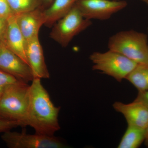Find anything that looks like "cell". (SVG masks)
Masks as SVG:
<instances>
[{"label": "cell", "instance_id": "obj_24", "mask_svg": "<svg viewBox=\"0 0 148 148\" xmlns=\"http://www.w3.org/2000/svg\"><path fill=\"white\" fill-rule=\"evenodd\" d=\"M114 1H121V0H114Z\"/></svg>", "mask_w": 148, "mask_h": 148}, {"label": "cell", "instance_id": "obj_3", "mask_svg": "<svg viewBox=\"0 0 148 148\" xmlns=\"http://www.w3.org/2000/svg\"><path fill=\"white\" fill-rule=\"evenodd\" d=\"M108 47L138 64H148V38L144 33L121 31L110 37Z\"/></svg>", "mask_w": 148, "mask_h": 148}, {"label": "cell", "instance_id": "obj_1", "mask_svg": "<svg viewBox=\"0 0 148 148\" xmlns=\"http://www.w3.org/2000/svg\"><path fill=\"white\" fill-rule=\"evenodd\" d=\"M30 85L26 124L37 134L53 136L60 129L58 115L61 107L54 106L41 79H34Z\"/></svg>", "mask_w": 148, "mask_h": 148}, {"label": "cell", "instance_id": "obj_14", "mask_svg": "<svg viewBox=\"0 0 148 148\" xmlns=\"http://www.w3.org/2000/svg\"><path fill=\"white\" fill-rule=\"evenodd\" d=\"M145 129L128 125L127 129L123 136L118 148L139 147L145 140Z\"/></svg>", "mask_w": 148, "mask_h": 148}, {"label": "cell", "instance_id": "obj_12", "mask_svg": "<svg viewBox=\"0 0 148 148\" xmlns=\"http://www.w3.org/2000/svg\"><path fill=\"white\" fill-rule=\"evenodd\" d=\"M7 20L4 42L10 49L29 65L26 53V40L18 28L15 14L10 16Z\"/></svg>", "mask_w": 148, "mask_h": 148}, {"label": "cell", "instance_id": "obj_4", "mask_svg": "<svg viewBox=\"0 0 148 148\" xmlns=\"http://www.w3.org/2000/svg\"><path fill=\"white\" fill-rule=\"evenodd\" d=\"M93 64L92 69L112 77L118 82L125 79L138 65L122 54L110 50L94 52L89 56Z\"/></svg>", "mask_w": 148, "mask_h": 148}, {"label": "cell", "instance_id": "obj_13", "mask_svg": "<svg viewBox=\"0 0 148 148\" xmlns=\"http://www.w3.org/2000/svg\"><path fill=\"white\" fill-rule=\"evenodd\" d=\"M77 1L54 0L48 7L44 10V25L51 28L58 20L69 13Z\"/></svg>", "mask_w": 148, "mask_h": 148}, {"label": "cell", "instance_id": "obj_21", "mask_svg": "<svg viewBox=\"0 0 148 148\" xmlns=\"http://www.w3.org/2000/svg\"><path fill=\"white\" fill-rule=\"evenodd\" d=\"M7 25V18L0 17V42L4 39Z\"/></svg>", "mask_w": 148, "mask_h": 148}, {"label": "cell", "instance_id": "obj_23", "mask_svg": "<svg viewBox=\"0 0 148 148\" xmlns=\"http://www.w3.org/2000/svg\"><path fill=\"white\" fill-rule=\"evenodd\" d=\"M142 1L146 3L148 5V0H142Z\"/></svg>", "mask_w": 148, "mask_h": 148}, {"label": "cell", "instance_id": "obj_20", "mask_svg": "<svg viewBox=\"0 0 148 148\" xmlns=\"http://www.w3.org/2000/svg\"><path fill=\"white\" fill-rule=\"evenodd\" d=\"M135 101L141 102L148 108V90L139 91Z\"/></svg>", "mask_w": 148, "mask_h": 148}, {"label": "cell", "instance_id": "obj_10", "mask_svg": "<svg viewBox=\"0 0 148 148\" xmlns=\"http://www.w3.org/2000/svg\"><path fill=\"white\" fill-rule=\"evenodd\" d=\"M114 109L123 114L128 125L145 129L148 125V108L141 103L134 101L129 104L116 102Z\"/></svg>", "mask_w": 148, "mask_h": 148}, {"label": "cell", "instance_id": "obj_9", "mask_svg": "<svg viewBox=\"0 0 148 148\" xmlns=\"http://www.w3.org/2000/svg\"><path fill=\"white\" fill-rule=\"evenodd\" d=\"M26 53L34 79H49L50 74L46 64L43 50L39 36L26 41Z\"/></svg>", "mask_w": 148, "mask_h": 148}, {"label": "cell", "instance_id": "obj_19", "mask_svg": "<svg viewBox=\"0 0 148 148\" xmlns=\"http://www.w3.org/2000/svg\"><path fill=\"white\" fill-rule=\"evenodd\" d=\"M13 14L7 0H0V17L8 18Z\"/></svg>", "mask_w": 148, "mask_h": 148}, {"label": "cell", "instance_id": "obj_15", "mask_svg": "<svg viewBox=\"0 0 148 148\" xmlns=\"http://www.w3.org/2000/svg\"><path fill=\"white\" fill-rule=\"evenodd\" d=\"M125 79L133 84L139 91L148 90V64H138Z\"/></svg>", "mask_w": 148, "mask_h": 148}, {"label": "cell", "instance_id": "obj_22", "mask_svg": "<svg viewBox=\"0 0 148 148\" xmlns=\"http://www.w3.org/2000/svg\"><path fill=\"white\" fill-rule=\"evenodd\" d=\"M54 0H42V8L45 9L47 8L53 2Z\"/></svg>", "mask_w": 148, "mask_h": 148}, {"label": "cell", "instance_id": "obj_6", "mask_svg": "<svg viewBox=\"0 0 148 148\" xmlns=\"http://www.w3.org/2000/svg\"><path fill=\"white\" fill-rule=\"evenodd\" d=\"M3 141L10 148H64L66 145L58 138L35 133L29 134L10 130L3 132Z\"/></svg>", "mask_w": 148, "mask_h": 148}, {"label": "cell", "instance_id": "obj_2", "mask_svg": "<svg viewBox=\"0 0 148 148\" xmlns=\"http://www.w3.org/2000/svg\"><path fill=\"white\" fill-rule=\"evenodd\" d=\"M30 85L18 81L7 86L0 98V119L21 122L27 126Z\"/></svg>", "mask_w": 148, "mask_h": 148}, {"label": "cell", "instance_id": "obj_16", "mask_svg": "<svg viewBox=\"0 0 148 148\" xmlns=\"http://www.w3.org/2000/svg\"><path fill=\"white\" fill-rule=\"evenodd\" d=\"M14 14L30 11L42 7V0H7Z\"/></svg>", "mask_w": 148, "mask_h": 148}, {"label": "cell", "instance_id": "obj_8", "mask_svg": "<svg viewBox=\"0 0 148 148\" xmlns=\"http://www.w3.org/2000/svg\"><path fill=\"white\" fill-rule=\"evenodd\" d=\"M0 69L26 83L34 79L30 66L10 49L3 40L0 42Z\"/></svg>", "mask_w": 148, "mask_h": 148}, {"label": "cell", "instance_id": "obj_7", "mask_svg": "<svg viewBox=\"0 0 148 148\" xmlns=\"http://www.w3.org/2000/svg\"><path fill=\"white\" fill-rule=\"evenodd\" d=\"M127 5L126 1L122 0H78L76 3L83 16L91 21L108 20L125 8Z\"/></svg>", "mask_w": 148, "mask_h": 148}, {"label": "cell", "instance_id": "obj_5", "mask_svg": "<svg viewBox=\"0 0 148 148\" xmlns=\"http://www.w3.org/2000/svg\"><path fill=\"white\" fill-rule=\"evenodd\" d=\"M75 5L69 13L52 27L49 36L62 47L68 46L73 38L92 25Z\"/></svg>", "mask_w": 148, "mask_h": 148}, {"label": "cell", "instance_id": "obj_11", "mask_svg": "<svg viewBox=\"0 0 148 148\" xmlns=\"http://www.w3.org/2000/svg\"><path fill=\"white\" fill-rule=\"evenodd\" d=\"M44 10L40 7L30 11L15 14L18 28L26 41L39 36L40 29L44 25Z\"/></svg>", "mask_w": 148, "mask_h": 148}, {"label": "cell", "instance_id": "obj_17", "mask_svg": "<svg viewBox=\"0 0 148 148\" xmlns=\"http://www.w3.org/2000/svg\"><path fill=\"white\" fill-rule=\"evenodd\" d=\"M18 81L20 80L0 69V98L7 86Z\"/></svg>", "mask_w": 148, "mask_h": 148}, {"label": "cell", "instance_id": "obj_18", "mask_svg": "<svg viewBox=\"0 0 148 148\" xmlns=\"http://www.w3.org/2000/svg\"><path fill=\"white\" fill-rule=\"evenodd\" d=\"M18 126L23 127L22 123L20 122L0 119V132L3 133Z\"/></svg>", "mask_w": 148, "mask_h": 148}]
</instances>
